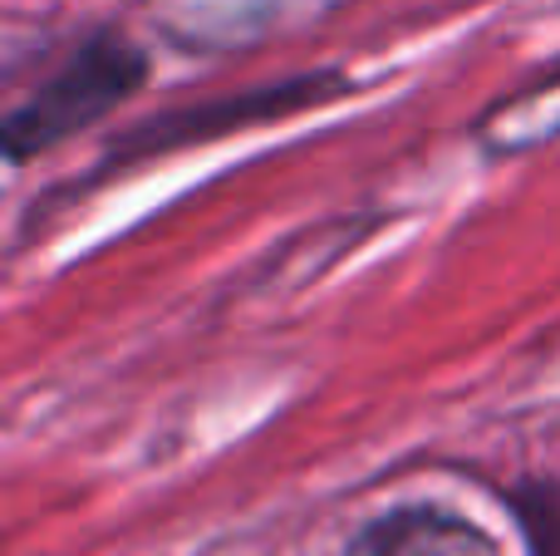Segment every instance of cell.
<instances>
[{
    "label": "cell",
    "mask_w": 560,
    "mask_h": 556,
    "mask_svg": "<svg viewBox=\"0 0 560 556\" xmlns=\"http://www.w3.org/2000/svg\"><path fill=\"white\" fill-rule=\"evenodd\" d=\"M138 79H143V55H138L128 39H114V35L89 39L30 104H20L15 114H10V128H5L10 158H30V153H39V148L59 143V138L74 134L79 124L104 114L108 104L133 94Z\"/></svg>",
    "instance_id": "obj_1"
},
{
    "label": "cell",
    "mask_w": 560,
    "mask_h": 556,
    "mask_svg": "<svg viewBox=\"0 0 560 556\" xmlns=\"http://www.w3.org/2000/svg\"><path fill=\"white\" fill-rule=\"evenodd\" d=\"M349 556H502L482 528L463 518H447L433 508H404L394 518H378Z\"/></svg>",
    "instance_id": "obj_2"
}]
</instances>
